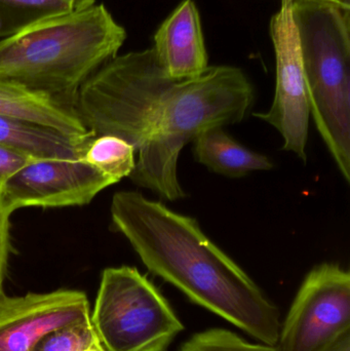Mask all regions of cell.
I'll list each match as a JSON object with an SVG mask.
<instances>
[{
  "label": "cell",
  "mask_w": 350,
  "mask_h": 351,
  "mask_svg": "<svg viewBox=\"0 0 350 351\" xmlns=\"http://www.w3.org/2000/svg\"><path fill=\"white\" fill-rule=\"evenodd\" d=\"M110 215L150 272L261 343L277 346L279 309L195 219L137 191L115 193Z\"/></svg>",
  "instance_id": "obj_1"
},
{
  "label": "cell",
  "mask_w": 350,
  "mask_h": 351,
  "mask_svg": "<svg viewBox=\"0 0 350 351\" xmlns=\"http://www.w3.org/2000/svg\"><path fill=\"white\" fill-rule=\"evenodd\" d=\"M125 38L104 4L59 14L0 40V78L74 108L80 86L118 55Z\"/></svg>",
  "instance_id": "obj_2"
},
{
  "label": "cell",
  "mask_w": 350,
  "mask_h": 351,
  "mask_svg": "<svg viewBox=\"0 0 350 351\" xmlns=\"http://www.w3.org/2000/svg\"><path fill=\"white\" fill-rule=\"evenodd\" d=\"M254 101V86L234 66H209L197 77L173 80L162 123L137 152L129 179L162 199H182L186 194L178 179V160L183 147L210 128L244 121Z\"/></svg>",
  "instance_id": "obj_3"
},
{
  "label": "cell",
  "mask_w": 350,
  "mask_h": 351,
  "mask_svg": "<svg viewBox=\"0 0 350 351\" xmlns=\"http://www.w3.org/2000/svg\"><path fill=\"white\" fill-rule=\"evenodd\" d=\"M310 115L342 177L350 181V8L291 0Z\"/></svg>",
  "instance_id": "obj_4"
},
{
  "label": "cell",
  "mask_w": 350,
  "mask_h": 351,
  "mask_svg": "<svg viewBox=\"0 0 350 351\" xmlns=\"http://www.w3.org/2000/svg\"><path fill=\"white\" fill-rule=\"evenodd\" d=\"M90 323L104 351H164L184 326L139 270H103Z\"/></svg>",
  "instance_id": "obj_5"
},
{
  "label": "cell",
  "mask_w": 350,
  "mask_h": 351,
  "mask_svg": "<svg viewBox=\"0 0 350 351\" xmlns=\"http://www.w3.org/2000/svg\"><path fill=\"white\" fill-rule=\"evenodd\" d=\"M350 331V274L336 263L310 270L279 331L277 351H324Z\"/></svg>",
  "instance_id": "obj_6"
},
{
  "label": "cell",
  "mask_w": 350,
  "mask_h": 351,
  "mask_svg": "<svg viewBox=\"0 0 350 351\" xmlns=\"http://www.w3.org/2000/svg\"><path fill=\"white\" fill-rule=\"evenodd\" d=\"M269 29L277 62L275 97L268 111L253 115L277 130L284 150L305 162L310 112L291 0H282Z\"/></svg>",
  "instance_id": "obj_7"
},
{
  "label": "cell",
  "mask_w": 350,
  "mask_h": 351,
  "mask_svg": "<svg viewBox=\"0 0 350 351\" xmlns=\"http://www.w3.org/2000/svg\"><path fill=\"white\" fill-rule=\"evenodd\" d=\"M114 184L82 158H43L29 160L10 175L0 194L12 214L28 206H84Z\"/></svg>",
  "instance_id": "obj_8"
},
{
  "label": "cell",
  "mask_w": 350,
  "mask_h": 351,
  "mask_svg": "<svg viewBox=\"0 0 350 351\" xmlns=\"http://www.w3.org/2000/svg\"><path fill=\"white\" fill-rule=\"evenodd\" d=\"M90 321L86 293L78 290L0 297V351H31L49 332Z\"/></svg>",
  "instance_id": "obj_9"
},
{
  "label": "cell",
  "mask_w": 350,
  "mask_h": 351,
  "mask_svg": "<svg viewBox=\"0 0 350 351\" xmlns=\"http://www.w3.org/2000/svg\"><path fill=\"white\" fill-rule=\"evenodd\" d=\"M152 49L172 80L197 77L209 67L201 18L193 0L181 2L160 25Z\"/></svg>",
  "instance_id": "obj_10"
},
{
  "label": "cell",
  "mask_w": 350,
  "mask_h": 351,
  "mask_svg": "<svg viewBox=\"0 0 350 351\" xmlns=\"http://www.w3.org/2000/svg\"><path fill=\"white\" fill-rule=\"evenodd\" d=\"M0 117L30 121L72 137L92 135L82 125L73 107L57 99L0 78Z\"/></svg>",
  "instance_id": "obj_11"
},
{
  "label": "cell",
  "mask_w": 350,
  "mask_h": 351,
  "mask_svg": "<svg viewBox=\"0 0 350 351\" xmlns=\"http://www.w3.org/2000/svg\"><path fill=\"white\" fill-rule=\"evenodd\" d=\"M92 138L72 137L45 125L0 117V147L30 160L82 158Z\"/></svg>",
  "instance_id": "obj_12"
},
{
  "label": "cell",
  "mask_w": 350,
  "mask_h": 351,
  "mask_svg": "<svg viewBox=\"0 0 350 351\" xmlns=\"http://www.w3.org/2000/svg\"><path fill=\"white\" fill-rule=\"evenodd\" d=\"M192 143L195 160L216 174L242 178L273 168L267 156L240 145L224 131L223 127L205 130L193 139Z\"/></svg>",
  "instance_id": "obj_13"
},
{
  "label": "cell",
  "mask_w": 350,
  "mask_h": 351,
  "mask_svg": "<svg viewBox=\"0 0 350 351\" xmlns=\"http://www.w3.org/2000/svg\"><path fill=\"white\" fill-rule=\"evenodd\" d=\"M135 154L134 146L125 140L105 135L92 138L82 158L116 184L131 176L136 165Z\"/></svg>",
  "instance_id": "obj_14"
},
{
  "label": "cell",
  "mask_w": 350,
  "mask_h": 351,
  "mask_svg": "<svg viewBox=\"0 0 350 351\" xmlns=\"http://www.w3.org/2000/svg\"><path fill=\"white\" fill-rule=\"evenodd\" d=\"M73 10L65 0H0V38Z\"/></svg>",
  "instance_id": "obj_15"
},
{
  "label": "cell",
  "mask_w": 350,
  "mask_h": 351,
  "mask_svg": "<svg viewBox=\"0 0 350 351\" xmlns=\"http://www.w3.org/2000/svg\"><path fill=\"white\" fill-rule=\"evenodd\" d=\"M92 348L101 346L90 321L49 332L31 351H86Z\"/></svg>",
  "instance_id": "obj_16"
},
{
  "label": "cell",
  "mask_w": 350,
  "mask_h": 351,
  "mask_svg": "<svg viewBox=\"0 0 350 351\" xmlns=\"http://www.w3.org/2000/svg\"><path fill=\"white\" fill-rule=\"evenodd\" d=\"M178 351H277L275 346L251 344L236 334L223 329H212L195 334Z\"/></svg>",
  "instance_id": "obj_17"
},
{
  "label": "cell",
  "mask_w": 350,
  "mask_h": 351,
  "mask_svg": "<svg viewBox=\"0 0 350 351\" xmlns=\"http://www.w3.org/2000/svg\"><path fill=\"white\" fill-rule=\"evenodd\" d=\"M10 216L12 213L3 206L0 194V297L3 294V282L6 266L12 251L10 241Z\"/></svg>",
  "instance_id": "obj_18"
},
{
  "label": "cell",
  "mask_w": 350,
  "mask_h": 351,
  "mask_svg": "<svg viewBox=\"0 0 350 351\" xmlns=\"http://www.w3.org/2000/svg\"><path fill=\"white\" fill-rule=\"evenodd\" d=\"M31 160L21 154L0 147V187L10 175Z\"/></svg>",
  "instance_id": "obj_19"
},
{
  "label": "cell",
  "mask_w": 350,
  "mask_h": 351,
  "mask_svg": "<svg viewBox=\"0 0 350 351\" xmlns=\"http://www.w3.org/2000/svg\"><path fill=\"white\" fill-rule=\"evenodd\" d=\"M324 351H350V331L337 338Z\"/></svg>",
  "instance_id": "obj_20"
},
{
  "label": "cell",
  "mask_w": 350,
  "mask_h": 351,
  "mask_svg": "<svg viewBox=\"0 0 350 351\" xmlns=\"http://www.w3.org/2000/svg\"><path fill=\"white\" fill-rule=\"evenodd\" d=\"M65 1H67L74 10H84L96 4V0H65Z\"/></svg>",
  "instance_id": "obj_21"
},
{
  "label": "cell",
  "mask_w": 350,
  "mask_h": 351,
  "mask_svg": "<svg viewBox=\"0 0 350 351\" xmlns=\"http://www.w3.org/2000/svg\"><path fill=\"white\" fill-rule=\"evenodd\" d=\"M323 1L332 2V3L339 4L343 8H350V0H323Z\"/></svg>",
  "instance_id": "obj_22"
},
{
  "label": "cell",
  "mask_w": 350,
  "mask_h": 351,
  "mask_svg": "<svg viewBox=\"0 0 350 351\" xmlns=\"http://www.w3.org/2000/svg\"><path fill=\"white\" fill-rule=\"evenodd\" d=\"M86 351H104L102 348H92Z\"/></svg>",
  "instance_id": "obj_23"
}]
</instances>
